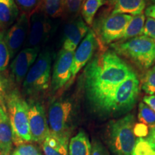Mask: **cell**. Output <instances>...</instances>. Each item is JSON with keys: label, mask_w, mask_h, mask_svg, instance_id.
Instances as JSON below:
<instances>
[{"label": "cell", "mask_w": 155, "mask_h": 155, "mask_svg": "<svg viewBox=\"0 0 155 155\" xmlns=\"http://www.w3.org/2000/svg\"><path fill=\"white\" fill-rule=\"evenodd\" d=\"M90 29L81 18L68 23L64 29L63 48L74 52Z\"/></svg>", "instance_id": "15"}, {"label": "cell", "mask_w": 155, "mask_h": 155, "mask_svg": "<svg viewBox=\"0 0 155 155\" xmlns=\"http://www.w3.org/2000/svg\"><path fill=\"white\" fill-rule=\"evenodd\" d=\"M111 48L142 70L149 69L155 63V42L144 35L114 42Z\"/></svg>", "instance_id": "3"}, {"label": "cell", "mask_w": 155, "mask_h": 155, "mask_svg": "<svg viewBox=\"0 0 155 155\" xmlns=\"http://www.w3.org/2000/svg\"><path fill=\"white\" fill-rule=\"evenodd\" d=\"M140 91V82L135 73L127 78L95 108L102 114H120L130 111Z\"/></svg>", "instance_id": "2"}, {"label": "cell", "mask_w": 155, "mask_h": 155, "mask_svg": "<svg viewBox=\"0 0 155 155\" xmlns=\"http://www.w3.org/2000/svg\"><path fill=\"white\" fill-rule=\"evenodd\" d=\"M134 132L137 137L139 138H142V137H147L149 134V127L147 125L142 123L135 124L134 127Z\"/></svg>", "instance_id": "32"}, {"label": "cell", "mask_w": 155, "mask_h": 155, "mask_svg": "<svg viewBox=\"0 0 155 155\" xmlns=\"http://www.w3.org/2000/svg\"><path fill=\"white\" fill-rule=\"evenodd\" d=\"M147 140L149 141V143L151 144V146L153 147V149L155 150V127L152 128L150 129L149 134L147 137Z\"/></svg>", "instance_id": "35"}, {"label": "cell", "mask_w": 155, "mask_h": 155, "mask_svg": "<svg viewBox=\"0 0 155 155\" xmlns=\"http://www.w3.org/2000/svg\"><path fill=\"white\" fill-rule=\"evenodd\" d=\"M147 0H106L112 14L139 15L143 13Z\"/></svg>", "instance_id": "16"}, {"label": "cell", "mask_w": 155, "mask_h": 155, "mask_svg": "<svg viewBox=\"0 0 155 155\" xmlns=\"http://www.w3.org/2000/svg\"><path fill=\"white\" fill-rule=\"evenodd\" d=\"M69 139L61 138L50 133L42 141L45 155H68Z\"/></svg>", "instance_id": "19"}, {"label": "cell", "mask_w": 155, "mask_h": 155, "mask_svg": "<svg viewBox=\"0 0 155 155\" xmlns=\"http://www.w3.org/2000/svg\"><path fill=\"white\" fill-rule=\"evenodd\" d=\"M10 59V53L6 40V30H0V73L7 69Z\"/></svg>", "instance_id": "24"}, {"label": "cell", "mask_w": 155, "mask_h": 155, "mask_svg": "<svg viewBox=\"0 0 155 155\" xmlns=\"http://www.w3.org/2000/svg\"><path fill=\"white\" fill-rule=\"evenodd\" d=\"M6 91V83L5 79L2 77L0 76V98L5 99Z\"/></svg>", "instance_id": "36"}, {"label": "cell", "mask_w": 155, "mask_h": 155, "mask_svg": "<svg viewBox=\"0 0 155 155\" xmlns=\"http://www.w3.org/2000/svg\"><path fill=\"white\" fill-rule=\"evenodd\" d=\"M53 54L49 50H44L31 67L22 83L27 94L38 95L47 91L51 83V64Z\"/></svg>", "instance_id": "6"}, {"label": "cell", "mask_w": 155, "mask_h": 155, "mask_svg": "<svg viewBox=\"0 0 155 155\" xmlns=\"http://www.w3.org/2000/svg\"><path fill=\"white\" fill-rule=\"evenodd\" d=\"M7 111L13 134V143L18 146L31 141L29 124V104L17 91L6 97Z\"/></svg>", "instance_id": "4"}, {"label": "cell", "mask_w": 155, "mask_h": 155, "mask_svg": "<svg viewBox=\"0 0 155 155\" xmlns=\"http://www.w3.org/2000/svg\"><path fill=\"white\" fill-rule=\"evenodd\" d=\"M133 155H155V150L146 139L138 138L131 153Z\"/></svg>", "instance_id": "27"}, {"label": "cell", "mask_w": 155, "mask_h": 155, "mask_svg": "<svg viewBox=\"0 0 155 155\" xmlns=\"http://www.w3.org/2000/svg\"><path fill=\"white\" fill-rule=\"evenodd\" d=\"M131 155H133V154H131Z\"/></svg>", "instance_id": "41"}, {"label": "cell", "mask_w": 155, "mask_h": 155, "mask_svg": "<svg viewBox=\"0 0 155 155\" xmlns=\"http://www.w3.org/2000/svg\"><path fill=\"white\" fill-rule=\"evenodd\" d=\"M131 17L129 15L107 12L95 19L92 25L93 31L96 36L101 51L105 50L106 45L121 40Z\"/></svg>", "instance_id": "5"}, {"label": "cell", "mask_w": 155, "mask_h": 155, "mask_svg": "<svg viewBox=\"0 0 155 155\" xmlns=\"http://www.w3.org/2000/svg\"><path fill=\"white\" fill-rule=\"evenodd\" d=\"M19 13L15 0H0V30H6L14 24Z\"/></svg>", "instance_id": "18"}, {"label": "cell", "mask_w": 155, "mask_h": 155, "mask_svg": "<svg viewBox=\"0 0 155 155\" xmlns=\"http://www.w3.org/2000/svg\"><path fill=\"white\" fill-rule=\"evenodd\" d=\"M134 125L135 118L132 114L111 122L109 145L116 155L131 154L137 139L134 132Z\"/></svg>", "instance_id": "7"}, {"label": "cell", "mask_w": 155, "mask_h": 155, "mask_svg": "<svg viewBox=\"0 0 155 155\" xmlns=\"http://www.w3.org/2000/svg\"><path fill=\"white\" fill-rule=\"evenodd\" d=\"M74 52L62 48L58 53L54 65L51 78V88L53 91H58L63 88L71 78Z\"/></svg>", "instance_id": "10"}, {"label": "cell", "mask_w": 155, "mask_h": 155, "mask_svg": "<svg viewBox=\"0 0 155 155\" xmlns=\"http://www.w3.org/2000/svg\"><path fill=\"white\" fill-rule=\"evenodd\" d=\"M19 9L28 15L32 14L41 5L42 0H15Z\"/></svg>", "instance_id": "28"}, {"label": "cell", "mask_w": 155, "mask_h": 155, "mask_svg": "<svg viewBox=\"0 0 155 155\" xmlns=\"http://www.w3.org/2000/svg\"><path fill=\"white\" fill-rule=\"evenodd\" d=\"M0 155H5V154H3V153L1 151H0Z\"/></svg>", "instance_id": "39"}, {"label": "cell", "mask_w": 155, "mask_h": 155, "mask_svg": "<svg viewBox=\"0 0 155 155\" xmlns=\"http://www.w3.org/2000/svg\"><path fill=\"white\" fill-rule=\"evenodd\" d=\"M2 105H5V100L1 99V98H0V106H2Z\"/></svg>", "instance_id": "38"}, {"label": "cell", "mask_w": 155, "mask_h": 155, "mask_svg": "<svg viewBox=\"0 0 155 155\" xmlns=\"http://www.w3.org/2000/svg\"><path fill=\"white\" fill-rule=\"evenodd\" d=\"M143 101L155 112V94L145 96L143 98Z\"/></svg>", "instance_id": "34"}, {"label": "cell", "mask_w": 155, "mask_h": 155, "mask_svg": "<svg viewBox=\"0 0 155 155\" xmlns=\"http://www.w3.org/2000/svg\"><path fill=\"white\" fill-rule=\"evenodd\" d=\"M106 3V0H85L81 7V14L84 22L89 26H92L97 11Z\"/></svg>", "instance_id": "22"}, {"label": "cell", "mask_w": 155, "mask_h": 155, "mask_svg": "<svg viewBox=\"0 0 155 155\" xmlns=\"http://www.w3.org/2000/svg\"><path fill=\"white\" fill-rule=\"evenodd\" d=\"M82 7V0H65L64 1V15H76Z\"/></svg>", "instance_id": "30"}, {"label": "cell", "mask_w": 155, "mask_h": 155, "mask_svg": "<svg viewBox=\"0 0 155 155\" xmlns=\"http://www.w3.org/2000/svg\"><path fill=\"white\" fill-rule=\"evenodd\" d=\"M40 47L25 48L17 54L10 65L12 78L15 83H21L38 57Z\"/></svg>", "instance_id": "14"}, {"label": "cell", "mask_w": 155, "mask_h": 155, "mask_svg": "<svg viewBox=\"0 0 155 155\" xmlns=\"http://www.w3.org/2000/svg\"><path fill=\"white\" fill-rule=\"evenodd\" d=\"M138 119L141 123L148 127H155V112L144 102L139 103Z\"/></svg>", "instance_id": "25"}, {"label": "cell", "mask_w": 155, "mask_h": 155, "mask_svg": "<svg viewBox=\"0 0 155 155\" xmlns=\"http://www.w3.org/2000/svg\"><path fill=\"white\" fill-rule=\"evenodd\" d=\"M13 134L6 105L0 106V151L5 155L11 153Z\"/></svg>", "instance_id": "17"}, {"label": "cell", "mask_w": 155, "mask_h": 155, "mask_svg": "<svg viewBox=\"0 0 155 155\" xmlns=\"http://www.w3.org/2000/svg\"><path fill=\"white\" fill-rule=\"evenodd\" d=\"M145 16L155 19V5L148 7L145 10Z\"/></svg>", "instance_id": "37"}, {"label": "cell", "mask_w": 155, "mask_h": 155, "mask_svg": "<svg viewBox=\"0 0 155 155\" xmlns=\"http://www.w3.org/2000/svg\"><path fill=\"white\" fill-rule=\"evenodd\" d=\"M73 105L68 100H58L51 104L48 111V125L50 133L61 138L69 139V123Z\"/></svg>", "instance_id": "8"}, {"label": "cell", "mask_w": 155, "mask_h": 155, "mask_svg": "<svg viewBox=\"0 0 155 155\" xmlns=\"http://www.w3.org/2000/svg\"><path fill=\"white\" fill-rule=\"evenodd\" d=\"M51 30L48 16L40 8L31 14L25 48L40 47L47 40Z\"/></svg>", "instance_id": "9"}, {"label": "cell", "mask_w": 155, "mask_h": 155, "mask_svg": "<svg viewBox=\"0 0 155 155\" xmlns=\"http://www.w3.org/2000/svg\"><path fill=\"white\" fill-rule=\"evenodd\" d=\"M98 47V43L96 35L94 31L90 29L88 34L75 50L70 83L73 82L81 70L91 60Z\"/></svg>", "instance_id": "12"}, {"label": "cell", "mask_w": 155, "mask_h": 155, "mask_svg": "<svg viewBox=\"0 0 155 155\" xmlns=\"http://www.w3.org/2000/svg\"><path fill=\"white\" fill-rule=\"evenodd\" d=\"M65 0H42L41 9L52 18H58L64 15Z\"/></svg>", "instance_id": "23"}, {"label": "cell", "mask_w": 155, "mask_h": 155, "mask_svg": "<svg viewBox=\"0 0 155 155\" xmlns=\"http://www.w3.org/2000/svg\"><path fill=\"white\" fill-rule=\"evenodd\" d=\"M28 15L22 12L16 22L6 30V40L11 58H14L20 51L26 42L30 27V17Z\"/></svg>", "instance_id": "13"}, {"label": "cell", "mask_w": 155, "mask_h": 155, "mask_svg": "<svg viewBox=\"0 0 155 155\" xmlns=\"http://www.w3.org/2000/svg\"><path fill=\"white\" fill-rule=\"evenodd\" d=\"M152 2H154L155 3V0H152Z\"/></svg>", "instance_id": "40"}, {"label": "cell", "mask_w": 155, "mask_h": 155, "mask_svg": "<svg viewBox=\"0 0 155 155\" xmlns=\"http://www.w3.org/2000/svg\"><path fill=\"white\" fill-rule=\"evenodd\" d=\"M29 124L31 141L42 142L50 134L45 111L40 103L32 101L29 104Z\"/></svg>", "instance_id": "11"}, {"label": "cell", "mask_w": 155, "mask_h": 155, "mask_svg": "<svg viewBox=\"0 0 155 155\" xmlns=\"http://www.w3.org/2000/svg\"><path fill=\"white\" fill-rule=\"evenodd\" d=\"M91 146V155H108L105 147L99 141L94 140Z\"/></svg>", "instance_id": "33"}, {"label": "cell", "mask_w": 155, "mask_h": 155, "mask_svg": "<svg viewBox=\"0 0 155 155\" xmlns=\"http://www.w3.org/2000/svg\"><path fill=\"white\" fill-rule=\"evenodd\" d=\"M91 144L88 137L80 131L69 142V155H91Z\"/></svg>", "instance_id": "20"}, {"label": "cell", "mask_w": 155, "mask_h": 155, "mask_svg": "<svg viewBox=\"0 0 155 155\" xmlns=\"http://www.w3.org/2000/svg\"><path fill=\"white\" fill-rule=\"evenodd\" d=\"M145 17L146 16L143 13L141 15L132 16L121 40H127L135 37L142 35L145 22H146Z\"/></svg>", "instance_id": "21"}, {"label": "cell", "mask_w": 155, "mask_h": 155, "mask_svg": "<svg viewBox=\"0 0 155 155\" xmlns=\"http://www.w3.org/2000/svg\"><path fill=\"white\" fill-rule=\"evenodd\" d=\"M12 155H42L38 147L33 144L25 143L19 144Z\"/></svg>", "instance_id": "29"}, {"label": "cell", "mask_w": 155, "mask_h": 155, "mask_svg": "<svg viewBox=\"0 0 155 155\" xmlns=\"http://www.w3.org/2000/svg\"><path fill=\"white\" fill-rule=\"evenodd\" d=\"M143 34L155 42V19L151 17H147L145 22Z\"/></svg>", "instance_id": "31"}, {"label": "cell", "mask_w": 155, "mask_h": 155, "mask_svg": "<svg viewBox=\"0 0 155 155\" xmlns=\"http://www.w3.org/2000/svg\"><path fill=\"white\" fill-rule=\"evenodd\" d=\"M141 88L147 94H155V65L145 73L141 81Z\"/></svg>", "instance_id": "26"}, {"label": "cell", "mask_w": 155, "mask_h": 155, "mask_svg": "<svg viewBox=\"0 0 155 155\" xmlns=\"http://www.w3.org/2000/svg\"><path fill=\"white\" fill-rule=\"evenodd\" d=\"M134 73V70L114 50H103L87 64L83 82L89 102L96 108L108 94Z\"/></svg>", "instance_id": "1"}]
</instances>
